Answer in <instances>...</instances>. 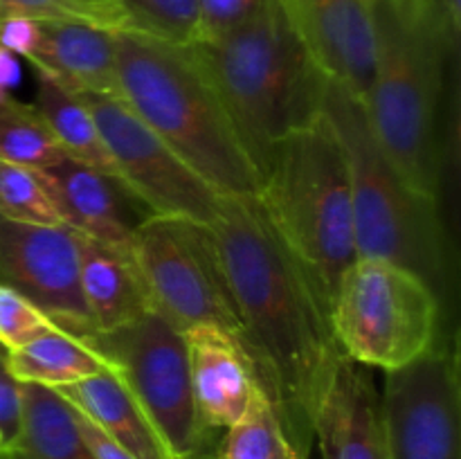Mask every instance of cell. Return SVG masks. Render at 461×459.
Here are the masks:
<instances>
[{"instance_id":"obj_1","label":"cell","mask_w":461,"mask_h":459,"mask_svg":"<svg viewBox=\"0 0 461 459\" xmlns=\"http://www.w3.org/2000/svg\"><path fill=\"white\" fill-rule=\"evenodd\" d=\"M216 256L291 459H311L315 408L345 356L313 282L275 232L257 196H223L210 225Z\"/></svg>"},{"instance_id":"obj_2","label":"cell","mask_w":461,"mask_h":459,"mask_svg":"<svg viewBox=\"0 0 461 459\" xmlns=\"http://www.w3.org/2000/svg\"><path fill=\"white\" fill-rule=\"evenodd\" d=\"M120 97L223 196H259L261 174L189 45L117 32Z\"/></svg>"},{"instance_id":"obj_3","label":"cell","mask_w":461,"mask_h":459,"mask_svg":"<svg viewBox=\"0 0 461 459\" xmlns=\"http://www.w3.org/2000/svg\"><path fill=\"white\" fill-rule=\"evenodd\" d=\"M264 176L284 138L322 115L327 76L318 70L279 0L246 25L189 45Z\"/></svg>"},{"instance_id":"obj_4","label":"cell","mask_w":461,"mask_h":459,"mask_svg":"<svg viewBox=\"0 0 461 459\" xmlns=\"http://www.w3.org/2000/svg\"><path fill=\"white\" fill-rule=\"evenodd\" d=\"M374 58L369 122L396 169L439 201V102L446 54L455 50L435 12L412 0H372Z\"/></svg>"},{"instance_id":"obj_5","label":"cell","mask_w":461,"mask_h":459,"mask_svg":"<svg viewBox=\"0 0 461 459\" xmlns=\"http://www.w3.org/2000/svg\"><path fill=\"white\" fill-rule=\"evenodd\" d=\"M322 112L347 158L356 256L385 259L417 273L444 302L450 256L439 201L419 194L387 158L363 99L327 79Z\"/></svg>"},{"instance_id":"obj_6","label":"cell","mask_w":461,"mask_h":459,"mask_svg":"<svg viewBox=\"0 0 461 459\" xmlns=\"http://www.w3.org/2000/svg\"><path fill=\"white\" fill-rule=\"evenodd\" d=\"M257 198L329 309L356 259V234L347 158L324 112L277 144Z\"/></svg>"},{"instance_id":"obj_7","label":"cell","mask_w":461,"mask_h":459,"mask_svg":"<svg viewBox=\"0 0 461 459\" xmlns=\"http://www.w3.org/2000/svg\"><path fill=\"white\" fill-rule=\"evenodd\" d=\"M441 304L412 270L356 256L333 292L329 322L345 358L394 372L439 345Z\"/></svg>"},{"instance_id":"obj_8","label":"cell","mask_w":461,"mask_h":459,"mask_svg":"<svg viewBox=\"0 0 461 459\" xmlns=\"http://www.w3.org/2000/svg\"><path fill=\"white\" fill-rule=\"evenodd\" d=\"M108 358L153 423L171 457L214 454L212 430L194 400L185 333L156 309L126 327L88 340Z\"/></svg>"},{"instance_id":"obj_9","label":"cell","mask_w":461,"mask_h":459,"mask_svg":"<svg viewBox=\"0 0 461 459\" xmlns=\"http://www.w3.org/2000/svg\"><path fill=\"white\" fill-rule=\"evenodd\" d=\"M131 256L151 306L180 331L212 324L239 336L237 315L207 225L151 216L140 225Z\"/></svg>"},{"instance_id":"obj_10","label":"cell","mask_w":461,"mask_h":459,"mask_svg":"<svg viewBox=\"0 0 461 459\" xmlns=\"http://www.w3.org/2000/svg\"><path fill=\"white\" fill-rule=\"evenodd\" d=\"M95 117L115 174L153 216L210 225L221 194L180 160L120 94L81 93Z\"/></svg>"},{"instance_id":"obj_11","label":"cell","mask_w":461,"mask_h":459,"mask_svg":"<svg viewBox=\"0 0 461 459\" xmlns=\"http://www.w3.org/2000/svg\"><path fill=\"white\" fill-rule=\"evenodd\" d=\"M385 374L381 405L387 459H461L457 354L437 345Z\"/></svg>"},{"instance_id":"obj_12","label":"cell","mask_w":461,"mask_h":459,"mask_svg":"<svg viewBox=\"0 0 461 459\" xmlns=\"http://www.w3.org/2000/svg\"><path fill=\"white\" fill-rule=\"evenodd\" d=\"M0 284L25 295L54 324L81 340L95 328L79 288V234L0 219Z\"/></svg>"},{"instance_id":"obj_13","label":"cell","mask_w":461,"mask_h":459,"mask_svg":"<svg viewBox=\"0 0 461 459\" xmlns=\"http://www.w3.org/2000/svg\"><path fill=\"white\" fill-rule=\"evenodd\" d=\"M318 70L367 99L374 58L372 0H279Z\"/></svg>"},{"instance_id":"obj_14","label":"cell","mask_w":461,"mask_h":459,"mask_svg":"<svg viewBox=\"0 0 461 459\" xmlns=\"http://www.w3.org/2000/svg\"><path fill=\"white\" fill-rule=\"evenodd\" d=\"M41 174L66 228L131 255L140 225L153 214L120 178L70 158Z\"/></svg>"},{"instance_id":"obj_15","label":"cell","mask_w":461,"mask_h":459,"mask_svg":"<svg viewBox=\"0 0 461 459\" xmlns=\"http://www.w3.org/2000/svg\"><path fill=\"white\" fill-rule=\"evenodd\" d=\"M189 376L194 400L207 430H228L250 408L261 387L255 360L237 333L201 324L187 328Z\"/></svg>"},{"instance_id":"obj_16","label":"cell","mask_w":461,"mask_h":459,"mask_svg":"<svg viewBox=\"0 0 461 459\" xmlns=\"http://www.w3.org/2000/svg\"><path fill=\"white\" fill-rule=\"evenodd\" d=\"M367 369L349 358L333 369L313 418L322 459H387L381 392Z\"/></svg>"},{"instance_id":"obj_17","label":"cell","mask_w":461,"mask_h":459,"mask_svg":"<svg viewBox=\"0 0 461 459\" xmlns=\"http://www.w3.org/2000/svg\"><path fill=\"white\" fill-rule=\"evenodd\" d=\"M117 32L84 22H39L36 45L25 61L75 93L120 94Z\"/></svg>"},{"instance_id":"obj_18","label":"cell","mask_w":461,"mask_h":459,"mask_svg":"<svg viewBox=\"0 0 461 459\" xmlns=\"http://www.w3.org/2000/svg\"><path fill=\"white\" fill-rule=\"evenodd\" d=\"M79 288L95 336L117 331L153 309L133 256L81 234Z\"/></svg>"},{"instance_id":"obj_19","label":"cell","mask_w":461,"mask_h":459,"mask_svg":"<svg viewBox=\"0 0 461 459\" xmlns=\"http://www.w3.org/2000/svg\"><path fill=\"white\" fill-rule=\"evenodd\" d=\"M54 392L135 459H171L158 430L117 372H102Z\"/></svg>"},{"instance_id":"obj_20","label":"cell","mask_w":461,"mask_h":459,"mask_svg":"<svg viewBox=\"0 0 461 459\" xmlns=\"http://www.w3.org/2000/svg\"><path fill=\"white\" fill-rule=\"evenodd\" d=\"M7 369L23 385H41L50 390L86 381L102 372H115L88 340L72 336L61 327H52L32 338L18 349L7 351Z\"/></svg>"},{"instance_id":"obj_21","label":"cell","mask_w":461,"mask_h":459,"mask_svg":"<svg viewBox=\"0 0 461 459\" xmlns=\"http://www.w3.org/2000/svg\"><path fill=\"white\" fill-rule=\"evenodd\" d=\"M21 399V428L12 448L0 459H93L77 426L75 410L59 392L23 385Z\"/></svg>"},{"instance_id":"obj_22","label":"cell","mask_w":461,"mask_h":459,"mask_svg":"<svg viewBox=\"0 0 461 459\" xmlns=\"http://www.w3.org/2000/svg\"><path fill=\"white\" fill-rule=\"evenodd\" d=\"M36 72V111L48 122L50 130L57 138L59 147L63 148L70 160L84 162L99 171L115 176V165L108 156L104 140L99 135L95 117L88 104L79 93L70 90L45 72Z\"/></svg>"},{"instance_id":"obj_23","label":"cell","mask_w":461,"mask_h":459,"mask_svg":"<svg viewBox=\"0 0 461 459\" xmlns=\"http://www.w3.org/2000/svg\"><path fill=\"white\" fill-rule=\"evenodd\" d=\"M66 158L34 104L14 94L0 99V162L48 171Z\"/></svg>"},{"instance_id":"obj_24","label":"cell","mask_w":461,"mask_h":459,"mask_svg":"<svg viewBox=\"0 0 461 459\" xmlns=\"http://www.w3.org/2000/svg\"><path fill=\"white\" fill-rule=\"evenodd\" d=\"M216 459H291L286 435L264 387H259L250 408L216 444Z\"/></svg>"},{"instance_id":"obj_25","label":"cell","mask_w":461,"mask_h":459,"mask_svg":"<svg viewBox=\"0 0 461 459\" xmlns=\"http://www.w3.org/2000/svg\"><path fill=\"white\" fill-rule=\"evenodd\" d=\"M0 219L21 225L57 228L63 223L45 176L27 166L0 162Z\"/></svg>"},{"instance_id":"obj_26","label":"cell","mask_w":461,"mask_h":459,"mask_svg":"<svg viewBox=\"0 0 461 459\" xmlns=\"http://www.w3.org/2000/svg\"><path fill=\"white\" fill-rule=\"evenodd\" d=\"M30 18L36 22H84L111 32H131L120 0H0V21Z\"/></svg>"},{"instance_id":"obj_27","label":"cell","mask_w":461,"mask_h":459,"mask_svg":"<svg viewBox=\"0 0 461 459\" xmlns=\"http://www.w3.org/2000/svg\"><path fill=\"white\" fill-rule=\"evenodd\" d=\"M131 32L156 36L176 45L196 40L198 0H120Z\"/></svg>"},{"instance_id":"obj_28","label":"cell","mask_w":461,"mask_h":459,"mask_svg":"<svg viewBox=\"0 0 461 459\" xmlns=\"http://www.w3.org/2000/svg\"><path fill=\"white\" fill-rule=\"evenodd\" d=\"M52 327L59 324H54L39 306L7 284H0V346L5 351L18 349Z\"/></svg>"},{"instance_id":"obj_29","label":"cell","mask_w":461,"mask_h":459,"mask_svg":"<svg viewBox=\"0 0 461 459\" xmlns=\"http://www.w3.org/2000/svg\"><path fill=\"white\" fill-rule=\"evenodd\" d=\"M268 0H198L196 40H212L255 18Z\"/></svg>"},{"instance_id":"obj_30","label":"cell","mask_w":461,"mask_h":459,"mask_svg":"<svg viewBox=\"0 0 461 459\" xmlns=\"http://www.w3.org/2000/svg\"><path fill=\"white\" fill-rule=\"evenodd\" d=\"M23 385L9 374L7 351L0 346V457L7 454L21 428Z\"/></svg>"},{"instance_id":"obj_31","label":"cell","mask_w":461,"mask_h":459,"mask_svg":"<svg viewBox=\"0 0 461 459\" xmlns=\"http://www.w3.org/2000/svg\"><path fill=\"white\" fill-rule=\"evenodd\" d=\"M75 414H77V426H79L81 436H84V441H86V446H88L93 459H135L129 450H124L120 444H117V441H113L106 432L99 430V428L95 426L90 418H86L84 414L77 412V410H75Z\"/></svg>"},{"instance_id":"obj_32","label":"cell","mask_w":461,"mask_h":459,"mask_svg":"<svg viewBox=\"0 0 461 459\" xmlns=\"http://www.w3.org/2000/svg\"><path fill=\"white\" fill-rule=\"evenodd\" d=\"M21 57H16V54L0 45V99L14 94V90L21 86Z\"/></svg>"},{"instance_id":"obj_33","label":"cell","mask_w":461,"mask_h":459,"mask_svg":"<svg viewBox=\"0 0 461 459\" xmlns=\"http://www.w3.org/2000/svg\"><path fill=\"white\" fill-rule=\"evenodd\" d=\"M437 9H439V18L446 34L457 45L461 27V0H437Z\"/></svg>"},{"instance_id":"obj_34","label":"cell","mask_w":461,"mask_h":459,"mask_svg":"<svg viewBox=\"0 0 461 459\" xmlns=\"http://www.w3.org/2000/svg\"><path fill=\"white\" fill-rule=\"evenodd\" d=\"M171 459H176V457H171ZM196 459H216V453L214 454H207V457H196Z\"/></svg>"}]
</instances>
